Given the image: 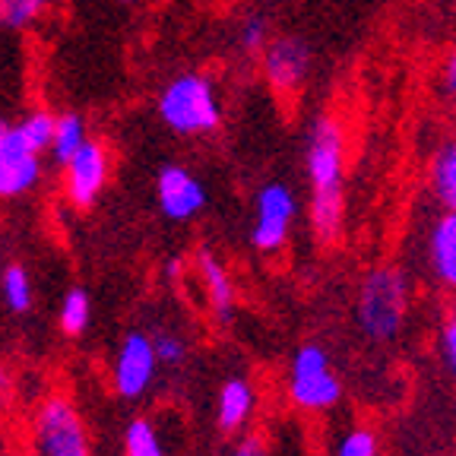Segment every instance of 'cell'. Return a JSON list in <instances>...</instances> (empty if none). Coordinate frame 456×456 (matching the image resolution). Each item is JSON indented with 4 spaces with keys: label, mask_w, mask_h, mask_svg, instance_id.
<instances>
[{
    "label": "cell",
    "mask_w": 456,
    "mask_h": 456,
    "mask_svg": "<svg viewBox=\"0 0 456 456\" xmlns=\"http://www.w3.org/2000/svg\"><path fill=\"white\" fill-rule=\"evenodd\" d=\"M159 121L178 136H207L222 124V99L209 73L187 70L171 77L156 102Z\"/></svg>",
    "instance_id": "cell-1"
},
{
    "label": "cell",
    "mask_w": 456,
    "mask_h": 456,
    "mask_svg": "<svg viewBox=\"0 0 456 456\" xmlns=\"http://www.w3.org/2000/svg\"><path fill=\"white\" fill-rule=\"evenodd\" d=\"M409 311V282L396 266H378L358 285V327L368 339L387 342L403 330Z\"/></svg>",
    "instance_id": "cell-2"
},
{
    "label": "cell",
    "mask_w": 456,
    "mask_h": 456,
    "mask_svg": "<svg viewBox=\"0 0 456 456\" xmlns=\"http://www.w3.org/2000/svg\"><path fill=\"white\" fill-rule=\"evenodd\" d=\"M305 168L314 191H342L346 175V130L333 114L314 118L307 130Z\"/></svg>",
    "instance_id": "cell-3"
},
{
    "label": "cell",
    "mask_w": 456,
    "mask_h": 456,
    "mask_svg": "<svg viewBox=\"0 0 456 456\" xmlns=\"http://www.w3.org/2000/svg\"><path fill=\"white\" fill-rule=\"evenodd\" d=\"M289 396L298 409L321 412L339 403L342 387L339 378L330 370L327 352L321 346H301L292 362V380H289Z\"/></svg>",
    "instance_id": "cell-4"
},
{
    "label": "cell",
    "mask_w": 456,
    "mask_h": 456,
    "mask_svg": "<svg viewBox=\"0 0 456 456\" xmlns=\"http://www.w3.org/2000/svg\"><path fill=\"white\" fill-rule=\"evenodd\" d=\"M260 73L276 95H295L311 77V48L298 36H276L260 51Z\"/></svg>",
    "instance_id": "cell-5"
},
{
    "label": "cell",
    "mask_w": 456,
    "mask_h": 456,
    "mask_svg": "<svg viewBox=\"0 0 456 456\" xmlns=\"http://www.w3.org/2000/svg\"><path fill=\"white\" fill-rule=\"evenodd\" d=\"M298 216V200L285 184H266L254 197V225H250V241L256 250L273 254L289 241L292 222Z\"/></svg>",
    "instance_id": "cell-6"
},
{
    "label": "cell",
    "mask_w": 456,
    "mask_h": 456,
    "mask_svg": "<svg viewBox=\"0 0 456 456\" xmlns=\"http://www.w3.org/2000/svg\"><path fill=\"white\" fill-rule=\"evenodd\" d=\"M38 450L42 456H89V437L77 409L67 399H48L38 412Z\"/></svg>",
    "instance_id": "cell-7"
},
{
    "label": "cell",
    "mask_w": 456,
    "mask_h": 456,
    "mask_svg": "<svg viewBox=\"0 0 456 456\" xmlns=\"http://www.w3.org/2000/svg\"><path fill=\"white\" fill-rule=\"evenodd\" d=\"M108 171H111L108 150L99 140L89 136V140L70 156V162L64 165V193H67V200H70V207H77V209L93 207L108 184Z\"/></svg>",
    "instance_id": "cell-8"
},
{
    "label": "cell",
    "mask_w": 456,
    "mask_h": 456,
    "mask_svg": "<svg viewBox=\"0 0 456 456\" xmlns=\"http://www.w3.org/2000/svg\"><path fill=\"white\" fill-rule=\"evenodd\" d=\"M156 197L162 216L171 222H187L203 213V207H207V187L184 165H165L159 171Z\"/></svg>",
    "instance_id": "cell-9"
},
{
    "label": "cell",
    "mask_w": 456,
    "mask_h": 456,
    "mask_svg": "<svg viewBox=\"0 0 456 456\" xmlns=\"http://www.w3.org/2000/svg\"><path fill=\"white\" fill-rule=\"evenodd\" d=\"M156 352H152V339L146 333H127L114 358V390L124 399H136L150 390L152 378H156Z\"/></svg>",
    "instance_id": "cell-10"
},
{
    "label": "cell",
    "mask_w": 456,
    "mask_h": 456,
    "mask_svg": "<svg viewBox=\"0 0 456 456\" xmlns=\"http://www.w3.org/2000/svg\"><path fill=\"white\" fill-rule=\"evenodd\" d=\"M42 181V152L28 150L10 124L7 136L0 140V200H16L38 187Z\"/></svg>",
    "instance_id": "cell-11"
},
{
    "label": "cell",
    "mask_w": 456,
    "mask_h": 456,
    "mask_svg": "<svg viewBox=\"0 0 456 456\" xmlns=\"http://www.w3.org/2000/svg\"><path fill=\"white\" fill-rule=\"evenodd\" d=\"M428 266L437 282L456 295V209H444L431 219L425 235Z\"/></svg>",
    "instance_id": "cell-12"
},
{
    "label": "cell",
    "mask_w": 456,
    "mask_h": 456,
    "mask_svg": "<svg viewBox=\"0 0 456 456\" xmlns=\"http://www.w3.org/2000/svg\"><path fill=\"white\" fill-rule=\"evenodd\" d=\"M197 270L200 279H203V289H207L209 305H213V314L222 323H228L232 321V311H235V285H232L228 270L209 248L197 250Z\"/></svg>",
    "instance_id": "cell-13"
},
{
    "label": "cell",
    "mask_w": 456,
    "mask_h": 456,
    "mask_svg": "<svg viewBox=\"0 0 456 456\" xmlns=\"http://www.w3.org/2000/svg\"><path fill=\"white\" fill-rule=\"evenodd\" d=\"M346 200L342 191H314L311 193V228L321 244H333L342 235Z\"/></svg>",
    "instance_id": "cell-14"
},
{
    "label": "cell",
    "mask_w": 456,
    "mask_h": 456,
    "mask_svg": "<svg viewBox=\"0 0 456 456\" xmlns=\"http://www.w3.org/2000/svg\"><path fill=\"white\" fill-rule=\"evenodd\" d=\"M250 412H254V390H250L248 380L232 378L225 380L219 393V428L225 435H235L248 425Z\"/></svg>",
    "instance_id": "cell-15"
},
{
    "label": "cell",
    "mask_w": 456,
    "mask_h": 456,
    "mask_svg": "<svg viewBox=\"0 0 456 456\" xmlns=\"http://www.w3.org/2000/svg\"><path fill=\"white\" fill-rule=\"evenodd\" d=\"M428 187L444 209H456V136L447 140L431 159L428 168Z\"/></svg>",
    "instance_id": "cell-16"
},
{
    "label": "cell",
    "mask_w": 456,
    "mask_h": 456,
    "mask_svg": "<svg viewBox=\"0 0 456 456\" xmlns=\"http://www.w3.org/2000/svg\"><path fill=\"white\" fill-rule=\"evenodd\" d=\"M86 140H89V127H86L83 114H77V111L54 114V136H51L48 156L64 168V165L70 162V156Z\"/></svg>",
    "instance_id": "cell-17"
},
{
    "label": "cell",
    "mask_w": 456,
    "mask_h": 456,
    "mask_svg": "<svg viewBox=\"0 0 456 456\" xmlns=\"http://www.w3.org/2000/svg\"><path fill=\"white\" fill-rule=\"evenodd\" d=\"M51 7H54V0H0V26L13 28V32H26Z\"/></svg>",
    "instance_id": "cell-18"
},
{
    "label": "cell",
    "mask_w": 456,
    "mask_h": 456,
    "mask_svg": "<svg viewBox=\"0 0 456 456\" xmlns=\"http://www.w3.org/2000/svg\"><path fill=\"white\" fill-rule=\"evenodd\" d=\"M13 130L28 150L48 152L51 136H54V114H51L48 108H36V111H28L20 124H13Z\"/></svg>",
    "instance_id": "cell-19"
},
{
    "label": "cell",
    "mask_w": 456,
    "mask_h": 456,
    "mask_svg": "<svg viewBox=\"0 0 456 456\" xmlns=\"http://www.w3.org/2000/svg\"><path fill=\"white\" fill-rule=\"evenodd\" d=\"M0 295H4V305L10 307L13 314H26L32 307V279L28 273L22 270L20 264H10L0 276Z\"/></svg>",
    "instance_id": "cell-20"
},
{
    "label": "cell",
    "mask_w": 456,
    "mask_h": 456,
    "mask_svg": "<svg viewBox=\"0 0 456 456\" xmlns=\"http://www.w3.org/2000/svg\"><path fill=\"white\" fill-rule=\"evenodd\" d=\"M124 456H165L162 437L152 428V421L134 419L124 431Z\"/></svg>",
    "instance_id": "cell-21"
},
{
    "label": "cell",
    "mask_w": 456,
    "mask_h": 456,
    "mask_svg": "<svg viewBox=\"0 0 456 456\" xmlns=\"http://www.w3.org/2000/svg\"><path fill=\"white\" fill-rule=\"evenodd\" d=\"M89 317H93V305H89L86 289H70L61 301V330L67 336H83L89 327Z\"/></svg>",
    "instance_id": "cell-22"
},
{
    "label": "cell",
    "mask_w": 456,
    "mask_h": 456,
    "mask_svg": "<svg viewBox=\"0 0 456 456\" xmlns=\"http://www.w3.org/2000/svg\"><path fill=\"white\" fill-rule=\"evenodd\" d=\"M266 42H270V20L264 13L244 16L241 26H238V48H241V54L256 57Z\"/></svg>",
    "instance_id": "cell-23"
},
{
    "label": "cell",
    "mask_w": 456,
    "mask_h": 456,
    "mask_svg": "<svg viewBox=\"0 0 456 456\" xmlns=\"http://www.w3.org/2000/svg\"><path fill=\"white\" fill-rule=\"evenodd\" d=\"M152 352H156V362L162 364V368H181L187 358L184 339L175 333H165V330L152 336Z\"/></svg>",
    "instance_id": "cell-24"
},
{
    "label": "cell",
    "mask_w": 456,
    "mask_h": 456,
    "mask_svg": "<svg viewBox=\"0 0 456 456\" xmlns=\"http://www.w3.org/2000/svg\"><path fill=\"white\" fill-rule=\"evenodd\" d=\"M339 456H378V437L370 435L368 428H355L342 437Z\"/></svg>",
    "instance_id": "cell-25"
},
{
    "label": "cell",
    "mask_w": 456,
    "mask_h": 456,
    "mask_svg": "<svg viewBox=\"0 0 456 456\" xmlns=\"http://www.w3.org/2000/svg\"><path fill=\"white\" fill-rule=\"evenodd\" d=\"M441 346H444V358H447L450 370L456 374V314H450L447 321H444L441 330Z\"/></svg>",
    "instance_id": "cell-26"
},
{
    "label": "cell",
    "mask_w": 456,
    "mask_h": 456,
    "mask_svg": "<svg viewBox=\"0 0 456 456\" xmlns=\"http://www.w3.org/2000/svg\"><path fill=\"white\" fill-rule=\"evenodd\" d=\"M441 89L447 95H456V48L447 51V57H444L441 64Z\"/></svg>",
    "instance_id": "cell-27"
},
{
    "label": "cell",
    "mask_w": 456,
    "mask_h": 456,
    "mask_svg": "<svg viewBox=\"0 0 456 456\" xmlns=\"http://www.w3.org/2000/svg\"><path fill=\"white\" fill-rule=\"evenodd\" d=\"M235 456H266L264 444L256 441V437H250V441H244L241 447L235 450Z\"/></svg>",
    "instance_id": "cell-28"
},
{
    "label": "cell",
    "mask_w": 456,
    "mask_h": 456,
    "mask_svg": "<svg viewBox=\"0 0 456 456\" xmlns=\"http://www.w3.org/2000/svg\"><path fill=\"white\" fill-rule=\"evenodd\" d=\"M7 130H10V124H7V121H0V140L7 136Z\"/></svg>",
    "instance_id": "cell-29"
}]
</instances>
